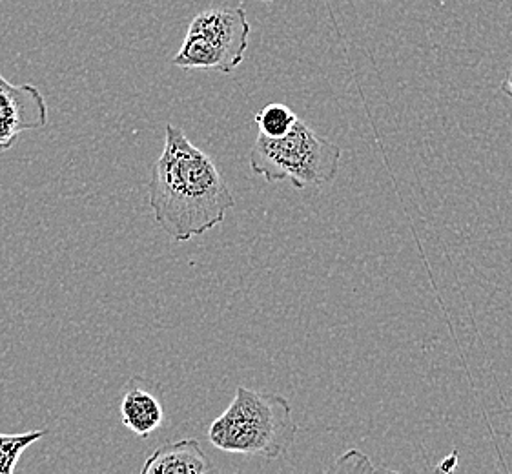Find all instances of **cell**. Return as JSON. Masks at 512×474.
I'll return each instance as SVG.
<instances>
[{
  "instance_id": "obj_1",
  "label": "cell",
  "mask_w": 512,
  "mask_h": 474,
  "mask_svg": "<svg viewBox=\"0 0 512 474\" xmlns=\"http://www.w3.org/2000/svg\"><path fill=\"white\" fill-rule=\"evenodd\" d=\"M148 205L157 227L185 243L221 225L236 199L212 157L181 128L166 124L163 154L148 181Z\"/></svg>"
},
{
  "instance_id": "obj_2",
  "label": "cell",
  "mask_w": 512,
  "mask_h": 474,
  "mask_svg": "<svg viewBox=\"0 0 512 474\" xmlns=\"http://www.w3.org/2000/svg\"><path fill=\"white\" fill-rule=\"evenodd\" d=\"M296 420L285 396L239 385L225 413L208 429V440L225 453L277 460L296 444Z\"/></svg>"
},
{
  "instance_id": "obj_3",
  "label": "cell",
  "mask_w": 512,
  "mask_h": 474,
  "mask_svg": "<svg viewBox=\"0 0 512 474\" xmlns=\"http://www.w3.org/2000/svg\"><path fill=\"white\" fill-rule=\"evenodd\" d=\"M341 157V146L314 132L303 119H297L283 137L257 134L248 163L252 172L268 183L290 181L301 190L332 183L338 177Z\"/></svg>"
},
{
  "instance_id": "obj_4",
  "label": "cell",
  "mask_w": 512,
  "mask_h": 474,
  "mask_svg": "<svg viewBox=\"0 0 512 474\" xmlns=\"http://www.w3.org/2000/svg\"><path fill=\"white\" fill-rule=\"evenodd\" d=\"M252 26L243 4L197 13L172 64L183 70L232 73L245 61Z\"/></svg>"
},
{
  "instance_id": "obj_5",
  "label": "cell",
  "mask_w": 512,
  "mask_h": 474,
  "mask_svg": "<svg viewBox=\"0 0 512 474\" xmlns=\"http://www.w3.org/2000/svg\"><path fill=\"white\" fill-rule=\"evenodd\" d=\"M48 126V104L33 84H13L0 73V152L10 150L19 135Z\"/></svg>"
},
{
  "instance_id": "obj_6",
  "label": "cell",
  "mask_w": 512,
  "mask_h": 474,
  "mask_svg": "<svg viewBox=\"0 0 512 474\" xmlns=\"http://www.w3.org/2000/svg\"><path fill=\"white\" fill-rule=\"evenodd\" d=\"M121 418L126 429L139 438H148L163 425V402L146 387L144 380L135 376L126 383L121 398Z\"/></svg>"
},
{
  "instance_id": "obj_7",
  "label": "cell",
  "mask_w": 512,
  "mask_h": 474,
  "mask_svg": "<svg viewBox=\"0 0 512 474\" xmlns=\"http://www.w3.org/2000/svg\"><path fill=\"white\" fill-rule=\"evenodd\" d=\"M210 471L212 464L194 438L155 449L141 467L143 474H205Z\"/></svg>"
},
{
  "instance_id": "obj_8",
  "label": "cell",
  "mask_w": 512,
  "mask_h": 474,
  "mask_svg": "<svg viewBox=\"0 0 512 474\" xmlns=\"http://www.w3.org/2000/svg\"><path fill=\"white\" fill-rule=\"evenodd\" d=\"M48 431H28V433H0V474H11L21 460L22 453L42 440Z\"/></svg>"
},
{
  "instance_id": "obj_9",
  "label": "cell",
  "mask_w": 512,
  "mask_h": 474,
  "mask_svg": "<svg viewBox=\"0 0 512 474\" xmlns=\"http://www.w3.org/2000/svg\"><path fill=\"white\" fill-rule=\"evenodd\" d=\"M297 119L299 117L294 114V110L283 103L267 104L265 108H261L254 115L259 134L268 135V137L287 135L292 130V126L296 124Z\"/></svg>"
},
{
  "instance_id": "obj_10",
  "label": "cell",
  "mask_w": 512,
  "mask_h": 474,
  "mask_svg": "<svg viewBox=\"0 0 512 474\" xmlns=\"http://www.w3.org/2000/svg\"><path fill=\"white\" fill-rule=\"evenodd\" d=\"M458 465V453H452L441 460L440 465H436V471H443V473H452Z\"/></svg>"
},
{
  "instance_id": "obj_11",
  "label": "cell",
  "mask_w": 512,
  "mask_h": 474,
  "mask_svg": "<svg viewBox=\"0 0 512 474\" xmlns=\"http://www.w3.org/2000/svg\"><path fill=\"white\" fill-rule=\"evenodd\" d=\"M500 92L505 93L512 101V72L503 79L502 86H500Z\"/></svg>"
},
{
  "instance_id": "obj_12",
  "label": "cell",
  "mask_w": 512,
  "mask_h": 474,
  "mask_svg": "<svg viewBox=\"0 0 512 474\" xmlns=\"http://www.w3.org/2000/svg\"><path fill=\"white\" fill-rule=\"evenodd\" d=\"M267 2H270V0H267Z\"/></svg>"
}]
</instances>
